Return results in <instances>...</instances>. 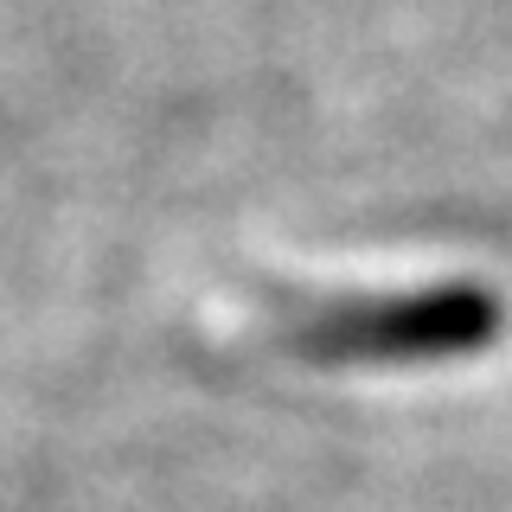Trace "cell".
I'll return each instance as SVG.
<instances>
[{
    "instance_id": "obj_1",
    "label": "cell",
    "mask_w": 512,
    "mask_h": 512,
    "mask_svg": "<svg viewBox=\"0 0 512 512\" xmlns=\"http://www.w3.org/2000/svg\"><path fill=\"white\" fill-rule=\"evenodd\" d=\"M500 327H506V308L480 282L269 301V340L308 365H442L493 346Z\"/></svg>"
}]
</instances>
